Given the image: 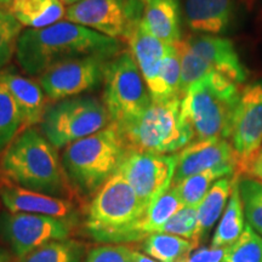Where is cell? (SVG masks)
Here are the masks:
<instances>
[{
    "label": "cell",
    "instance_id": "603a6c76",
    "mask_svg": "<svg viewBox=\"0 0 262 262\" xmlns=\"http://www.w3.org/2000/svg\"><path fill=\"white\" fill-rule=\"evenodd\" d=\"M235 180L234 175L225 176L217 180L209 192L206 193L201 204L196 206L198 210V228H196V243L206 237L220 216L224 214L226 205H227L229 196H231L232 188Z\"/></svg>",
    "mask_w": 262,
    "mask_h": 262
},
{
    "label": "cell",
    "instance_id": "8fae6325",
    "mask_svg": "<svg viewBox=\"0 0 262 262\" xmlns=\"http://www.w3.org/2000/svg\"><path fill=\"white\" fill-rule=\"evenodd\" d=\"M71 233V219L10 211L0 214V237L18 258L49 242L67 239Z\"/></svg>",
    "mask_w": 262,
    "mask_h": 262
},
{
    "label": "cell",
    "instance_id": "277c9868",
    "mask_svg": "<svg viewBox=\"0 0 262 262\" xmlns=\"http://www.w3.org/2000/svg\"><path fill=\"white\" fill-rule=\"evenodd\" d=\"M241 93V85L217 72L206 74L186 91L181 97V113L193 141L228 140Z\"/></svg>",
    "mask_w": 262,
    "mask_h": 262
},
{
    "label": "cell",
    "instance_id": "b9f144b4",
    "mask_svg": "<svg viewBox=\"0 0 262 262\" xmlns=\"http://www.w3.org/2000/svg\"><path fill=\"white\" fill-rule=\"evenodd\" d=\"M127 262H133V257H131V258H130V260H129V261H127Z\"/></svg>",
    "mask_w": 262,
    "mask_h": 262
},
{
    "label": "cell",
    "instance_id": "8992f818",
    "mask_svg": "<svg viewBox=\"0 0 262 262\" xmlns=\"http://www.w3.org/2000/svg\"><path fill=\"white\" fill-rule=\"evenodd\" d=\"M146 214L135 191L116 172L95 194L86 216V228L97 242L125 243L131 228Z\"/></svg>",
    "mask_w": 262,
    "mask_h": 262
},
{
    "label": "cell",
    "instance_id": "d4e9b609",
    "mask_svg": "<svg viewBox=\"0 0 262 262\" xmlns=\"http://www.w3.org/2000/svg\"><path fill=\"white\" fill-rule=\"evenodd\" d=\"M143 251L158 262H182L196 248L188 239L166 233H153L143 239Z\"/></svg>",
    "mask_w": 262,
    "mask_h": 262
},
{
    "label": "cell",
    "instance_id": "52a82bcc",
    "mask_svg": "<svg viewBox=\"0 0 262 262\" xmlns=\"http://www.w3.org/2000/svg\"><path fill=\"white\" fill-rule=\"evenodd\" d=\"M106 106L111 122L125 126L140 117L152 103L148 88L131 52L123 51L104 63Z\"/></svg>",
    "mask_w": 262,
    "mask_h": 262
},
{
    "label": "cell",
    "instance_id": "60d3db41",
    "mask_svg": "<svg viewBox=\"0 0 262 262\" xmlns=\"http://www.w3.org/2000/svg\"><path fill=\"white\" fill-rule=\"evenodd\" d=\"M141 3H143V4H147V3H149L150 0H140Z\"/></svg>",
    "mask_w": 262,
    "mask_h": 262
},
{
    "label": "cell",
    "instance_id": "2e32d148",
    "mask_svg": "<svg viewBox=\"0 0 262 262\" xmlns=\"http://www.w3.org/2000/svg\"><path fill=\"white\" fill-rule=\"evenodd\" d=\"M0 201L10 212H25L72 220L75 211L74 205L67 199L29 191L18 186H2Z\"/></svg>",
    "mask_w": 262,
    "mask_h": 262
},
{
    "label": "cell",
    "instance_id": "83f0119b",
    "mask_svg": "<svg viewBox=\"0 0 262 262\" xmlns=\"http://www.w3.org/2000/svg\"><path fill=\"white\" fill-rule=\"evenodd\" d=\"M24 130V119L8 88L0 83V155Z\"/></svg>",
    "mask_w": 262,
    "mask_h": 262
},
{
    "label": "cell",
    "instance_id": "30bf717a",
    "mask_svg": "<svg viewBox=\"0 0 262 262\" xmlns=\"http://www.w3.org/2000/svg\"><path fill=\"white\" fill-rule=\"evenodd\" d=\"M228 141L235 155V175L243 178L262 148V80L242 89Z\"/></svg>",
    "mask_w": 262,
    "mask_h": 262
},
{
    "label": "cell",
    "instance_id": "5b68a950",
    "mask_svg": "<svg viewBox=\"0 0 262 262\" xmlns=\"http://www.w3.org/2000/svg\"><path fill=\"white\" fill-rule=\"evenodd\" d=\"M130 150L157 155L179 152L193 141L181 113V98L152 101L149 107L125 126L119 127Z\"/></svg>",
    "mask_w": 262,
    "mask_h": 262
},
{
    "label": "cell",
    "instance_id": "d6986e66",
    "mask_svg": "<svg viewBox=\"0 0 262 262\" xmlns=\"http://www.w3.org/2000/svg\"><path fill=\"white\" fill-rule=\"evenodd\" d=\"M0 83L4 84L17 103L24 130L40 124L47 111V95L38 81L12 71L0 72Z\"/></svg>",
    "mask_w": 262,
    "mask_h": 262
},
{
    "label": "cell",
    "instance_id": "f546056e",
    "mask_svg": "<svg viewBox=\"0 0 262 262\" xmlns=\"http://www.w3.org/2000/svg\"><path fill=\"white\" fill-rule=\"evenodd\" d=\"M239 192L247 224L262 235V181L243 176L239 179Z\"/></svg>",
    "mask_w": 262,
    "mask_h": 262
},
{
    "label": "cell",
    "instance_id": "ab89813d",
    "mask_svg": "<svg viewBox=\"0 0 262 262\" xmlns=\"http://www.w3.org/2000/svg\"><path fill=\"white\" fill-rule=\"evenodd\" d=\"M11 3H12V0H0V9H2V8H9Z\"/></svg>",
    "mask_w": 262,
    "mask_h": 262
},
{
    "label": "cell",
    "instance_id": "4fadbf2b",
    "mask_svg": "<svg viewBox=\"0 0 262 262\" xmlns=\"http://www.w3.org/2000/svg\"><path fill=\"white\" fill-rule=\"evenodd\" d=\"M101 57H83L62 62L39 75L38 83L51 101H62L93 90L103 81L104 63Z\"/></svg>",
    "mask_w": 262,
    "mask_h": 262
},
{
    "label": "cell",
    "instance_id": "44dd1931",
    "mask_svg": "<svg viewBox=\"0 0 262 262\" xmlns=\"http://www.w3.org/2000/svg\"><path fill=\"white\" fill-rule=\"evenodd\" d=\"M182 208H185V204L176 188L171 186L149 206L143 217L131 228L126 242L142 241L150 234L158 233L160 228Z\"/></svg>",
    "mask_w": 262,
    "mask_h": 262
},
{
    "label": "cell",
    "instance_id": "f1b7e54d",
    "mask_svg": "<svg viewBox=\"0 0 262 262\" xmlns=\"http://www.w3.org/2000/svg\"><path fill=\"white\" fill-rule=\"evenodd\" d=\"M180 55V62H181V81H180V96H183L186 91L196 83L206 74L215 72L208 62L199 57L191 48L188 47L187 41L181 39L178 44Z\"/></svg>",
    "mask_w": 262,
    "mask_h": 262
},
{
    "label": "cell",
    "instance_id": "e575fe53",
    "mask_svg": "<svg viewBox=\"0 0 262 262\" xmlns=\"http://www.w3.org/2000/svg\"><path fill=\"white\" fill-rule=\"evenodd\" d=\"M226 248H201L183 262H224Z\"/></svg>",
    "mask_w": 262,
    "mask_h": 262
},
{
    "label": "cell",
    "instance_id": "ac0fdd59",
    "mask_svg": "<svg viewBox=\"0 0 262 262\" xmlns=\"http://www.w3.org/2000/svg\"><path fill=\"white\" fill-rule=\"evenodd\" d=\"M185 21L193 32L217 35L227 32L235 15V0H185Z\"/></svg>",
    "mask_w": 262,
    "mask_h": 262
},
{
    "label": "cell",
    "instance_id": "8d00e7d4",
    "mask_svg": "<svg viewBox=\"0 0 262 262\" xmlns=\"http://www.w3.org/2000/svg\"><path fill=\"white\" fill-rule=\"evenodd\" d=\"M133 262H158V261L153 260L152 257L147 256L146 254H141V253H137V251H134Z\"/></svg>",
    "mask_w": 262,
    "mask_h": 262
},
{
    "label": "cell",
    "instance_id": "d6a6232c",
    "mask_svg": "<svg viewBox=\"0 0 262 262\" xmlns=\"http://www.w3.org/2000/svg\"><path fill=\"white\" fill-rule=\"evenodd\" d=\"M196 228H198V210L196 206H185L176 212L165 225L160 228L158 233L178 235L188 239L198 247L196 243Z\"/></svg>",
    "mask_w": 262,
    "mask_h": 262
},
{
    "label": "cell",
    "instance_id": "7a4b0ae2",
    "mask_svg": "<svg viewBox=\"0 0 262 262\" xmlns=\"http://www.w3.org/2000/svg\"><path fill=\"white\" fill-rule=\"evenodd\" d=\"M0 172L18 187L62 198L66 173L56 147L34 127H28L12 141L0 158Z\"/></svg>",
    "mask_w": 262,
    "mask_h": 262
},
{
    "label": "cell",
    "instance_id": "3957f363",
    "mask_svg": "<svg viewBox=\"0 0 262 262\" xmlns=\"http://www.w3.org/2000/svg\"><path fill=\"white\" fill-rule=\"evenodd\" d=\"M127 152L122 131L111 123L106 129L66 147L62 166L71 185L81 194L89 195L119 170Z\"/></svg>",
    "mask_w": 262,
    "mask_h": 262
},
{
    "label": "cell",
    "instance_id": "74e56055",
    "mask_svg": "<svg viewBox=\"0 0 262 262\" xmlns=\"http://www.w3.org/2000/svg\"><path fill=\"white\" fill-rule=\"evenodd\" d=\"M0 262H9L8 255H6L4 253V250H2V249H0Z\"/></svg>",
    "mask_w": 262,
    "mask_h": 262
},
{
    "label": "cell",
    "instance_id": "7c38bea8",
    "mask_svg": "<svg viewBox=\"0 0 262 262\" xmlns=\"http://www.w3.org/2000/svg\"><path fill=\"white\" fill-rule=\"evenodd\" d=\"M175 169L176 155H157L129 149L117 172L122 173L129 182L142 208L147 211L172 186Z\"/></svg>",
    "mask_w": 262,
    "mask_h": 262
},
{
    "label": "cell",
    "instance_id": "4316f807",
    "mask_svg": "<svg viewBox=\"0 0 262 262\" xmlns=\"http://www.w3.org/2000/svg\"><path fill=\"white\" fill-rule=\"evenodd\" d=\"M85 247L73 239L52 241L19 258V262H80Z\"/></svg>",
    "mask_w": 262,
    "mask_h": 262
},
{
    "label": "cell",
    "instance_id": "1f68e13d",
    "mask_svg": "<svg viewBox=\"0 0 262 262\" xmlns=\"http://www.w3.org/2000/svg\"><path fill=\"white\" fill-rule=\"evenodd\" d=\"M24 26L6 10L0 9V70L16 55L19 35Z\"/></svg>",
    "mask_w": 262,
    "mask_h": 262
},
{
    "label": "cell",
    "instance_id": "f35d334b",
    "mask_svg": "<svg viewBox=\"0 0 262 262\" xmlns=\"http://www.w3.org/2000/svg\"><path fill=\"white\" fill-rule=\"evenodd\" d=\"M62 4H66V5H73V4H77V3L81 2V0H60Z\"/></svg>",
    "mask_w": 262,
    "mask_h": 262
},
{
    "label": "cell",
    "instance_id": "ffe728a7",
    "mask_svg": "<svg viewBox=\"0 0 262 262\" xmlns=\"http://www.w3.org/2000/svg\"><path fill=\"white\" fill-rule=\"evenodd\" d=\"M141 26L168 45L181 40L180 5L178 0H150L145 4Z\"/></svg>",
    "mask_w": 262,
    "mask_h": 262
},
{
    "label": "cell",
    "instance_id": "9c48e42d",
    "mask_svg": "<svg viewBox=\"0 0 262 262\" xmlns=\"http://www.w3.org/2000/svg\"><path fill=\"white\" fill-rule=\"evenodd\" d=\"M143 5L140 0H81L66 9L64 18L106 37L125 39L142 17Z\"/></svg>",
    "mask_w": 262,
    "mask_h": 262
},
{
    "label": "cell",
    "instance_id": "ba28073f",
    "mask_svg": "<svg viewBox=\"0 0 262 262\" xmlns=\"http://www.w3.org/2000/svg\"><path fill=\"white\" fill-rule=\"evenodd\" d=\"M111 123L106 106L97 98L71 97L47 108L40 130L56 148H62L106 129Z\"/></svg>",
    "mask_w": 262,
    "mask_h": 262
},
{
    "label": "cell",
    "instance_id": "6da1fadb",
    "mask_svg": "<svg viewBox=\"0 0 262 262\" xmlns=\"http://www.w3.org/2000/svg\"><path fill=\"white\" fill-rule=\"evenodd\" d=\"M120 41L83 26L60 21L40 29L27 28L19 35L16 58L19 67L31 75L62 62L83 57L111 60L120 54Z\"/></svg>",
    "mask_w": 262,
    "mask_h": 262
},
{
    "label": "cell",
    "instance_id": "d590c367",
    "mask_svg": "<svg viewBox=\"0 0 262 262\" xmlns=\"http://www.w3.org/2000/svg\"><path fill=\"white\" fill-rule=\"evenodd\" d=\"M245 178H251L262 181V148L251 162L247 173H245Z\"/></svg>",
    "mask_w": 262,
    "mask_h": 262
},
{
    "label": "cell",
    "instance_id": "7bdbcfd3",
    "mask_svg": "<svg viewBox=\"0 0 262 262\" xmlns=\"http://www.w3.org/2000/svg\"><path fill=\"white\" fill-rule=\"evenodd\" d=\"M182 262H183V261H182Z\"/></svg>",
    "mask_w": 262,
    "mask_h": 262
},
{
    "label": "cell",
    "instance_id": "9a60e30c",
    "mask_svg": "<svg viewBox=\"0 0 262 262\" xmlns=\"http://www.w3.org/2000/svg\"><path fill=\"white\" fill-rule=\"evenodd\" d=\"M193 51L208 62L212 70L234 83L242 85L247 80V71L242 63L233 42L219 35H193L185 39Z\"/></svg>",
    "mask_w": 262,
    "mask_h": 262
},
{
    "label": "cell",
    "instance_id": "5bb4252c",
    "mask_svg": "<svg viewBox=\"0 0 262 262\" xmlns=\"http://www.w3.org/2000/svg\"><path fill=\"white\" fill-rule=\"evenodd\" d=\"M216 168H231L235 172V155L231 142L226 139L193 141L176 155L172 185Z\"/></svg>",
    "mask_w": 262,
    "mask_h": 262
},
{
    "label": "cell",
    "instance_id": "836d02e7",
    "mask_svg": "<svg viewBox=\"0 0 262 262\" xmlns=\"http://www.w3.org/2000/svg\"><path fill=\"white\" fill-rule=\"evenodd\" d=\"M134 251L124 245H103L88 254L84 262H127Z\"/></svg>",
    "mask_w": 262,
    "mask_h": 262
},
{
    "label": "cell",
    "instance_id": "7402d4cb",
    "mask_svg": "<svg viewBox=\"0 0 262 262\" xmlns=\"http://www.w3.org/2000/svg\"><path fill=\"white\" fill-rule=\"evenodd\" d=\"M8 11L25 27L40 29L66 17V8L60 0H12Z\"/></svg>",
    "mask_w": 262,
    "mask_h": 262
},
{
    "label": "cell",
    "instance_id": "4dcf8cb0",
    "mask_svg": "<svg viewBox=\"0 0 262 262\" xmlns=\"http://www.w3.org/2000/svg\"><path fill=\"white\" fill-rule=\"evenodd\" d=\"M224 262H262V235L245 225L241 237L226 247Z\"/></svg>",
    "mask_w": 262,
    "mask_h": 262
},
{
    "label": "cell",
    "instance_id": "484cf974",
    "mask_svg": "<svg viewBox=\"0 0 262 262\" xmlns=\"http://www.w3.org/2000/svg\"><path fill=\"white\" fill-rule=\"evenodd\" d=\"M228 175H234V170L231 168L210 169L189 176L172 186L176 188L185 206H198L211 186L217 180Z\"/></svg>",
    "mask_w": 262,
    "mask_h": 262
},
{
    "label": "cell",
    "instance_id": "cb8c5ba5",
    "mask_svg": "<svg viewBox=\"0 0 262 262\" xmlns=\"http://www.w3.org/2000/svg\"><path fill=\"white\" fill-rule=\"evenodd\" d=\"M239 179L241 176L235 175L231 196H229L221 220L215 229V233L212 235L211 247L214 248H226L233 244L243 233L245 225H247L243 202H242L241 192H239Z\"/></svg>",
    "mask_w": 262,
    "mask_h": 262
},
{
    "label": "cell",
    "instance_id": "e0dca14e",
    "mask_svg": "<svg viewBox=\"0 0 262 262\" xmlns=\"http://www.w3.org/2000/svg\"><path fill=\"white\" fill-rule=\"evenodd\" d=\"M129 44L131 55L139 66L149 95L156 93L164 58L171 45L165 44L141 26V19L124 39Z\"/></svg>",
    "mask_w": 262,
    "mask_h": 262
}]
</instances>
